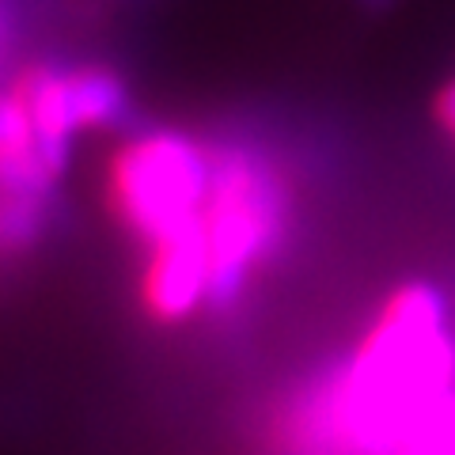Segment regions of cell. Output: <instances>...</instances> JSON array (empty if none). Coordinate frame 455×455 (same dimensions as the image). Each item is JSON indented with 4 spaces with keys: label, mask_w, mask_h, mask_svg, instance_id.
Listing matches in <instances>:
<instances>
[{
    "label": "cell",
    "mask_w": 455,
    "mask_h": 455,
    "mask_svg": "<svg viewBox=\"0 0 455 455\" xmlns=\"http://www.w3.org/2000/svg\"><path fill=\"white\" fill-rule=\"evenodd\" d=\"M451 387L448 296L433 281H403L383 296L353 349L304 395L289 440L304 455H391Z\"/></svg>",
    "instance_id": "6da1fadb"
},
{
    "label": "cell",
    "mask_w": 455,
    "mask_h": 455,
    "mask_svg": "<svg viewBox=\"0 0 455 455\" xmlns=\"http://www.w3.org/2000/svg\"><path fill=\"white\" fill-rule=\"evenodd\" d=\"M292 220L296 190L274 152L251 140L212 145V187L202 209L212 262L209 315H228L247 300L251 281L289 243Z\"/></svg>",
    "instance_id": "7a4b0ae2"
},
{
    "label": "cell",
    "mask_w": 455,
    "mask_h": 455,
    "mask_svg": "<svg viewBox=\"0 0 455 455\" xmlns=\"http://www.w3.org/2000/svg\"><path fill=\"white\" fill-rule=\"evenodd\" d=\"M212 187V145L179 125H133L103 160V209L145 251L202 220Z\"/></svg>",
    "instance_id": "3957f363"
},
{
    "label": "cell",
    "mask_w": 455,
    "mask_h": 455,
    "mask_svg": "<svg viewBox=\"0 0 455 455\" xmlns=\"http://www.w3.org/2000/svg\"><path fill=\"white\" fill-rule=\"evenodd\" d=\"M209 239L202 220H194L145 247V259H140L133 281L137 311L160 331L187 326L202 311H209Z\"/></svg>",
    "instance_id": "277c9868"
},
{
    "label": "cell",
    "mask_w": 455,
    "mask_h": 455,
    "mask_svg": "<svg viewBox=\"0 0 455 455\" xmlns=\"http://www.w3.org/2000/svg\"><path fill=\"white\" fill-rule=\"evenodd\" d=\"M65 114L73 133L133 130V92L118 68L103 61L65 65Z\"/></svg>",
    "instance_id": "5b68a950"
},
{
    "label": "cell",
    "mask_w": 455,
    "mask_h": 455,
    "mask_svg": "<svg viewBox=\"0 0 455 455\" xmlns=\"http://www.w3.org/2000/svg\"><path fill=\"white\" fill-rule=\"evenodd\" d=\"M391 455H455V387L410 425Z\"/></svg>",
    "instance_id": "8992f818"
},
{
    "label": "cell",
    "mask_w": 455,
    "mask_h": 455,
    "mask_svg": "<svg viewBox=\"0 0 455 455\" xmlns=\"http://www.w3.org/2000/svg\"><path fill=\"white\" fill-rule=\"evenodd\" d=\"M20 38H23V20L16 0H0V88L8 84V76L16 73V57H20Z\"/></svg>",
    "instance_id": "52a82bcc"
},
{
    "label": "cell",
    "mask_w": 455,
    "mask_h": 455,
    "mask_svg": "<svg viewBox=\"0 0 455 455\" xmlns=\"http://www.w3.org/2000/svg\"><path fill=\"white\" fill-rule=\"evenodd\" d=\"M361 4H364V8H372V4H379V0H361ZM387 8H391V0H387Z\"/></svg>",
    "instance_id": "ba28073f"
}]
</instances>
